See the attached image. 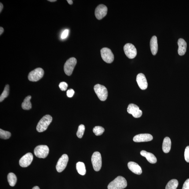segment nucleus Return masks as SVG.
Returning <instances> with one entry per match:
<instances>
[{"label":"nucleus","mask_w":189,"mask_h":189,"mask_svg":"<svg viewBox=\"0 0 189 189\" xmlns=\"http://www.w3.org/2000/svg\"><path fill=\"white\" fill-rule=\"evenodd\" d=\"M127 182L124 178L118 176L108 185V189H123L127 187Z\"/></svg>","instance_id":"obj_1"},{"label":"nucleus","mask_w":189,"mask_h":189,"mask_svg":"<svg viewBox=\"0 0 189 189\" xmlns=\"http://www.w3.org/2000/svg\"><path fill=\"white\" fill-rule=\"evenodd\" d=\"M52 121V117L49 115H46L38 123L37 130L38 132L42 133L45 131Z\"/></svg>","instance_id":"obj_2"},{"label":"nucleus","mask_w":189,"mask_h":189,"mask_svg":"<svg viewBox=\"0 0 189 189\" xmlns=\"http://www.w3.org/2000/svg\"><path fill=\"white\" fill-rule=\"evenodd\" d=\"M94 90L98 98L101 101H106L107 98L108 92L106 88L100 84L96 85Z\"/></svg>","instance_id":"obj_3"},{"label":"nucleus","mask_w":189,"mask_h":189,"mask_svg":"<svg viewBox=\"0 0 189 189\" xmlns=\"http://www.w3.org/2000/svg\"><path fill=\"white\" fill-rule=\"evenodd\" d=\"M92 162L94 170L99 171L102 165V157L99 152H95L93 153L92 157Z\"/></svg>","instance_id":"obj_4"},{"label":"nucleus","mask_w":189,"mask_h":189,"mask_svg":"<svg viewBox=\"0 0 189 189\" xmlns=\"http://www.w3.org/2000/svg\"><path fill=\"white\" fill-rule=\"evenodd\" d=\"M49 149L46 145H40L35 148L34 153L37 157L40 158H45L48 155Z\"/></svg>","instance_id":"obj_5"},{"label":"nucleus","mask_w":189,"mask_h":189,"mask_svg":"<svg viewBox=\"0 0 189 189\" xmlns=\"http://www.w3.org/2000/svg\"><path fill=\"white\" fill-rule=\"evenodd\" d=\"M44 72L42 68H38L30 72L28 75L29 80L32 82H37L42 79Z\"/></svg>","instance_id":"obj_6"},{"label":"nucleus","mask_w":189,"mask_h":189,"mask_svg":"<svg viewBox=\"0 0 189 189\" xmlns=\"http://www.w3.org/2000/svg\"><path fill=\"white\" fill-rule=\"evenodd\" d=\"M77 63V60L75 57H71L65 63L64 70L65 74L68 76L72 75L74 68Z\"/></svg>","instance_id":"obj_7"},{"label":"nucleus","mask_w":189,"mask_h":189,"mask_svg":"<svg viewBox=\"0 0 189 189\" xmlns=\"http://www.w3.org/2000/svg\"><path fill=\"white\" fill-rule=\"evenodd\" d=\"M101 57L105 62L110 64L114 61V56L110 49L108 48H103L101 50Z\"/></svg>","instance_id":"obj_8"},{"label":"nucleus","mask_w":189,"mask_h":189,"mask_svg":"<svg viewBox=\"0 0 189 189\" xmlns=\"http://www.w3.org/2000/svg\"><path fill=\"white\" fill-rule=\"evenodd\" d=\"M124 50L126 56L128 58L133 59L136 56L137 51L135 46L132 44H126L124 47Z\"/></svg>","instance_id":"obj_9"},{"label":"nucleus","mask_w":189,"mask_h":189,"mask_svg":"<svg viewBox=\"0 0 189 189\" xmlns=\"http://www.w3.org/2000/svg\"><path fill=\"white\" fill-rule=\"evenodd\" d=\"M68 160L69 158L67 155H62L57 161L56 166L57 171L61 172L64 171L67 166Z\"/></svg>","instance_id":"obj_10"},{"label":"nucleus","mask_w":189,"mask_h":189,"mask_svg":"<svg viewBox=\"0 0 189 189\" xmlns=\"http://www.w3.org/2000/svg\"><path fill=\"white\" fill-rule=\"evenodd\" d=\"M128 113L132 115L134 117L138 118L142 115V111L140 110L139 107L134 104H130L127 108Z\"/></svg>","instance_id":"obj_11"},{"label":"nucleus","mask_w":189,"mask_h":189,"mask_svg":"<svg viewBox=\"0 0 189 189\" xmlns=\"http://www.w3.org/2000/svg\"><path fill=\"white\" fill-rule=\"evenodd\" d=\"M108 8L106 5L101 4L96 8L95 10V16L98 20H102L105 17L107 13Z\"/></svg>","instance_id":"obj_12"},{"label":"nucleus","mask_w":189,"mask_h":189,"mask_svg":"<svg viewBox=\"0 0 189 189\" xmlns=\"http://www.w3.org/2000/svg\"><path fill=\"white\" fill-rule=\"evenodd\" d=\"M33 160V155L31 153H28L22 157L20 161L19 164L22 168H26L31 164Z\"/></svg>","instance_id":"obj_13"},{"label":"nucleus","mask_w":189,"mask_h":189,"mask_svg":"<svg viewBox=\"0 0 189 189\" xmlns=\"http://www.w3.org/2000/svg\"><path fill=\"white\" fill-rule=\"evenodd\" d=\"M136 81L139 87L142 90H144L147 89L148 86L147 82L144 74H139L137 76Z\"/></svg>","instance_id":"obj_14"},{"label":"nucleus","mask_w":189,"mask_h":189,"mask_svg":"<svg viewBox=\"0 0 189 189\" xmlns=\"http://www.w3.org/2000/svg\"><path fill=\"white\" fill-rule=\"evenodd\" d=\"M153 136L150 134H140L134 137L133 141L135 142H149L152 140Z\"/></svg>","instance_id":"obj_15"},{"label":"nucleus","mask_w":189,"mask_h":189,"mask_svg":"<svg viewBox=\"0 0 189 189\" xmlns=\"http://www.w3.org/2000/svg\"><path fill=\"white\" fill-rule=\"evenodd\" d=\"M178 44L179 46V48L178 49V53L180 56L184 55L186 51L187 43L184 39H182V38H180L178 40Z\"/></svg>","instance_id":"obj_16"},{"label":"nucleus","mask_w":189,"mask_h":189,"mask_svg":"<svg viewBox=\"0 0 189 189\" xmlns=\"http://www.w3.org/2000/svg\"><path fill=\"white\" fill-rule=\"evenodd\" d=\"M128 169L133 173L137 174H141L142 169L138 164L133 161H130L128 164Z\"/></svg>","instance_id":"obj_17"},{"label":"nucleus","mask_w":189,"mask_h":189,"mask_svg":"<svg viewBox=\"0 0 189 189\" xmlns=\"http://www.w3.org/2000/svg\"><path fill=\"white\" fill-rule=\"evenodd\" d=\"M140 153L142 156L146 158L147 160L149 163L151 164H155L157 162V158L152 153L147 152L144 150L142 151Z\"/></svg>","instance_id":"obj_18"},{"label":"nucleus","mask_w":189,"mask_h":189,"mask_svg":"<svg viewBox=\"0 0 189 189\" xmlns=\"http://www.w3.org/2000/svg\"><path fill=\"white\" fill-rule=\"evenodd\" d=\"M150 48L152 54L155 56L157 53L158 50V45L157 38L155 36H153L151 39Z\"/></svg>","instance_id":"obj_19"},{"label":"nucleus","mask_w":189,"mask_h":189,"mask_svg":"<svg viewBox=\"0 0 189 189\" xmlns=\"http://www.w3.org/2000/svg\"><path fill=\"white\" fill-rule=\"evenodd\" d=\"M171 142L170 139L169 137H166L164 139L162 149L164 153H168L171 149Z\"/></svg>","instance_id":"obj_20"},{"label":"nucleus","mask_w":189,"mask_h":189,"mask_svg":"<svg viewBox=\"0 0 189 189\" xmlns=\"http://www.w3.org/2000/svg\"><path fill=\"white\" fill-rule=\"evenodd\" d=\"M31 98V96H28L24 100V102L22 103V108L25 110H29L32 108V104L30 102Z\"/></svg>","instance_id":"obj_21"},{"label":"nucleus","mask_w":189,"mask_h":189,"mask_svg":"<svg viewBox=\"0 0 189 189\" xmlns=\"http://www.w3.org/2000/svg\"><path fill=\"white\" fill-rule=\"evenodd\" d=\"M76 168L79 174L82 175V176H84V175H85L86 170L85 165L83 163L79 162L77 163Z\"/></svg>","instance_id":"obj_22"},{"label":"nucleus","mask_w":189,"mask_h":189,"mask_svg":"<svg viewBox=\"0 0 189 189\" xmlns=\"http://www.w3.org/2000/svg\"><path fill=\"white\" fill-rule=\"evenodd\" d=\"M8 182L11 186H14L17 181V178L15 174L13 173H10L7 176Z\"/></svg>","instance_id":"obj_23"},{"label":"nucleus","mask_w":189,"mask_h":189,"mask_svg":"<svg viewBox=\"0 0 189 189\" xmlns=\"http://www.w3.org/2000/svg\"><path fill=\"white\" fill-rule=\"evenodd\" d=\"M178 184V182L177 180L172 179L167 183L165 189H177Z\"/></svg>","instance_id":"obj_24"},{"label":"nucleus","mask_w":189,"mask_h":189,"mask_svg":"<svg viewBox=\"0 0 189 189\" xmlns=\"http://www.w3.org/2000/svg\"><path fill=\"white\" fill-rule=\"evenodd\" d=\"M10 87L9 85H7L5 86L3 92L0 97V102H1L5 98H7L9 95Z\"/></svg>","instance_id":"obj_25"},{"label":"nucleus","mask_w":189,"mask_h":189,"mask_svg":"<svg viewBox=\"0 0 189 189\" xmlns=\"http://www.w3.org/2000/svg\"><path fill=\"white\" fill-rule=\"evenodd\" d=\"M93 131L96 135L100 136L102 135L105 131V129L101 126H96L93 128Z\"/></svg>","instance_id":"obj_26"},{"label":"nucleus","mask_w":189,"mask_h":189,"mask_svg":"<svg viewBox=\"0 0 189 189\" xmlns=\"http://www.w3.org/2000/svg\"><path fill=\"white\" fill-rule=\"evenodd\" d=\"M11 136V133L9 131L0 129V138L1 139H9Z\"/></svg>","instance_id":"obj_27"},{"label":"nucleus","mask_w":189,"mask_h":189,"mask_svg":"<svg viewBox=\"0 0 189 189\" xmlns=\"http://www.w3.org/2000/svg\"><path fill=\"white\" fill-rule=\"evenodd\" d=\"M85 130V127L84 125L81 124L79 126L78 129L76 133L77 136L78 138H81L83 137Z\"/></svg>","instance_id":"obj_28"},{"label":"nucleus","mask_w":189,"mask_h":189,"mask_svg":"<svg viewBox=\"0 0 189 189\" xmlns=\"http://www.w3.org/2000/svg\"><path fill=\"white\" fill-rule=\"evenodd\" d=\"M68 84L65 82H63L60 83L59 85V87L62 91H65L67 88Z\"/></svg>","instance_id":"obj_29"},{"label":"nucleus","mask_w":189,"mask_h":189,"mask_svg":"<svg viewBox=\"0 0 189 189\" xmlns=\"http://www.w3.org/2000/svg\"><path fill=\"white\" fill-rule=\"evenodd\" d=\"M184 157L186 162L189 163V146H187L186 148L184 153Z\"/></svg>","instance_id":"obj_30"},{"label":"nucleus","mask_w":189,"mask_h":189,"mask_svg":"<svg viewBox=\"0 0 189 189\" xmlns=\"http://www.w3.org/2000/svg\"><path fill=\"white\" fill-rule=\"evenodd\" d=\"M75 92L72 89H70L67 90V96L69 97H72L74 94Z\"/></svg>","instance_id":"obj_31"},{"label":"nucleus","mask_w":189,"mask_h":189,"mask_svg":"<svg viewBox=\"0 0 189 189\" xmlns=\"http://www.w3.org/2000/svg\"><path fill=\"white\" fill-rule=\"evenodd\" d=\"M69 34V30L68 29H65L64 32H63L61 35V38L62 39H64L66 38Z\"/></svg>","instance_id":"obj_32"},{"label":"nucleus","mask_w":189,"mask_h":189,"mask_svg":"<svg viewBox=\"0 0 189 189\" xmlns=\"http://www.w3.org/2000/svg\"><path fill=\"white\" fill-rule=\"evenodd\" d=\"M182 189H189V179L186 180L183 183Z\"/></svg>","instance_id":"obj_33"},{"label":"nucleus","mask_w":189,"mask_h":189,"mask_svg":"<svg viewBox=\"0 0 189 189\" xmlns=\"http://www.w3.org/2000/svg\"><path fill=\"white\" fill-rule=\"evenodd\" d=\"M4 31V29L2 27H0V35H1Z\"/></svg>","instance_id":"obj_34"},{"label":"nucleus","mask_w":189,"mask_h":189,"mask_svg":"<svg viewBox=\"0 0 189 189\" xmlns=\"http://www.w3.org/2000/svg\"><path fill=\"white\" fill-rule=\"evenodd\" d=\"M0 4H1V5H0V12H1L2 9H3V6L1 2Z\"/></svg>","instance_id":"obj_35"},{"label":"nucleus","mask_w":189,"mask_h":189,"mask_svg":"<svg viewBox=\"0 0 189 189\" xmlns=\"http://www.w3.org/2000/svg\"><path fill=\"white\" fill-rule=\"evenodd\" d=\"M67 1L68 3L70 5H72L73 3V2L72 0H67Z\"/></svg>","instance_id":"obj_36"},{"label":"nucleus","mask_w":189,"mask_h":189,"mask_svg":"<svg viewBox=\"0 0 189 189\" xmlns=\"http://www.w3.org/2000/svg\"><path fill=\"white\" fill-rule=\"evenodd\" d=\"M32 189H40L39 187L37 186H35Z\"/></svg>","instance_id":"obj_37"},{"label":"nucleus","mask_w":189,"mask_h":189,"mask_svg":"<svg viewBox=\"0 0 189 189\" xmlns=\"http://www.w3.org/2000/svg\"><path fill=\"white\" fill-rule=\"evenodd\" d=\"M48 1L50 2H55L56 1V0H48Z\"/></svg>","instance_id":"obj_38"}]
</instances>
